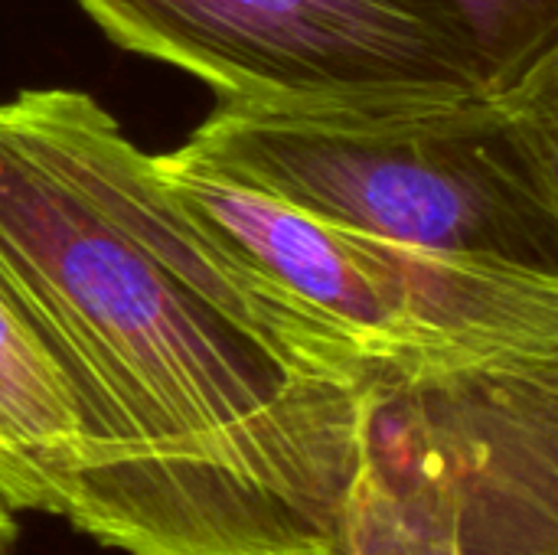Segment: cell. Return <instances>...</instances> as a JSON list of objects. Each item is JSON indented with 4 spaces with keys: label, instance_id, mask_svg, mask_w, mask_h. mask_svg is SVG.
<instances>
[{
    "label": "cell",
    "instance_id": "obj_1",
    "mask_svg": "<svg viewBox=\"0 0 558 555\" xmlns=\"http://www.w3.org/2000/svg\"><path fill=\"white\" fill-rule=\"evenodd\" d=\"M0 298L82 435L69 527L124 555H324L369 366L213 239L85 92L0 101Z\"/></svg>",
    "mask_w": 558,
    "mask_h": 555
},
{
    "label": "cell",
    "instance_id": "obj_2",
    "mask_svg": "<svg viewBox=\"0 0 558 555\" xmlns=\"http://www.w3.org/2000/svg\"><path fill=\"white\" fill-rule=\"evenodd\" d=\"M183 147L353 232L558 278V52L517 85L468 98L222 101Z\"/></svg>",
    "mask_w": 558,
    "mask_h": 555
},
{
    "label": "cell",
    "instance_id": "obj_3",
    "mask_svg": "<svg viewBox=\"0 0 558 555\" xmlns=\"http://www.w3.org/2000/svg\"><path fill=\"white\" fill-rule=\"evenodd\" d=\"M177 203L343 334L373 386L558 360V278L441 258L301 213L186 147L154 154Z\"/></svg>",
    "mask_w": 558,
    "mask_h": 555
},
{
    "label": "cell",
    "instance_id": "obj_4",
    "mask_svg": "<svg viewBox=\"0 0 558 555\" xmlns=\"http://www.w3.org/2000/svg\"><path fill=\"white\" fill-rule=\"evenodd\" d=\"M324 555H558V360L369 386Z\"/></svg>",
    "mask_w": 558,
    "mask_h": 555
},
{
    "label": "cell",
    "instance_id": "obj_5",
    "mask_svg": "<svg viewBox=\"0 0 558 555\" xmlns=\"http://www.w3.org/2000/svg\"><path fill=\"white\" fill-rule=\"evenodd\" d=\"M118 46L226 101L386 105L490 92L458 0H75Z\"/></svg>",
    "mask_w": 558,
    "mask_h": 555
},
{
    "label": "cell",
    "instance_id": "obj_6",
    "mask_svg": "<svg viewBox=\"0 0 558 555\" xmlns=\"http://www.w3.org/2000/svg\"><path fill=\"white\" fill-rule=\"evenodd\" d=\"M82 435L49 357L0 298V504L69 520Z\"/></svg>",
    "mask_w": 558,
    "mask_h": 555
},
{
    "label": "cell",
    "instance_id": "obj_7",
    "mask_svg": "<svg viewBox=\"0 0 558 555\" xmlns=\"http://www.w3.org/2000/svg\"><path fill=\"white\" fill-rule=\"evenodd\" d=\"M494 88H510L558 52V0H458Z\"/></svg>",
    "mask_w": 558,
    "mask_h": 555
},
{
    "label": "cell",
    "instance_id": "obj_8",
    "mask_svg": "<svg viewBox=\"0 0 558 555\" xmlns=\"http://www.w3.org/2000/svg\"><path fill=\"white\" fill-rule=\"evenodd\" d=\"M16 540H20V527L10 507L0 504V555H16Z\"/></svg>",
    "mask_w": 558,
    "mask_h": 555
}]
</instances>
